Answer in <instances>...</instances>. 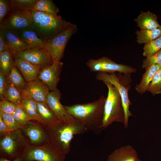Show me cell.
<instances>
[{
	"mask_svg": "<svg viewBox=\"0 0 161 161\" xmlns=\"http://www.w3.org/2000/svg\"><path fill=\"white\" fill-rule=\"evenodd\" d=\"M43 125L50 142L66 155L70 151L71 144L74 136L82 134L88 130L81 122L74 117L66 120L58 119L48 125Z\"/></svg>",
	"mask_w": 161,
	"mask_h": 161,
	"instance_id": "obj_1",
	"label": "cell"
},
{
	"mask_svg": "<svg viewBox=\"0 0 161 161\" xmlns=\"http://www.w3.org/2000/svg\"><path fill=\"white\" fill-rule=\"evenodd\" d=\"M106 97L101 96L93 102L64 106L67 111L79 120L87 130L96 134L103 129L104 106Z\"/></svg>",
	"mask_w": 161,
	"mask_h": 161,
	"instance_id": "obj_2",
	"label": "cell"
},
{
	"mask_svg": "<svg viewBox=\"0 0 161 161\" xmlns=\"http://www.w3.org/2000/svg\"><path fill=\"white\" fill-rule=\"evenodd\" d=\"M30 11L32 22L30 27L44 43L49 41L72 25L58 15L35 10Z\"/></svg>",
	"mask_w": 161,
	"mask_h": 161,
	"instance_id": "obj_3",
	"label": "cell"
},
{
	"mask_svg": "<svg viewBox=\"0 0 161 161\" xmlns=\"http://www.w3.org/2000/svg\"><path fill=\"white\" fill-rule=\"evenodd\" d=\"M103 82L108 89L107 96L104 106L103 129L114 122L124 124L125 114L121 97L117 89L109 82Z\"/></svg>",
	"mask_w": 161,
	"mask_h": 161,
	"instance_id": "obj_4",
	"label": "cell"
},
{
	"mask_svg": "<svg viewBox=\"0 0 161 161\" xmlns=\"http://www.w3.org/2000/svg\"><path fill=\"white\" fill-rule=\"evenodd\" d=\"M28 144V140L24 135L21 129L1 137L0 158L13 160L21 156Z\"/></svg>",
	"mask_w": 161,
	"mask_h": 161,
	"instance_id": "obj_5",
	"label": "cell"
},
{
	"mask_svg": "<svg viewBox=\"0 0 161 161\" xmlns=\"http://www.w3.org/2000/svg\"><path fill=\"white\" fill-rule=\"evenodd\" d=\"M22 156L26 161H65L66 155L49 142L38 145L28 144Z\"/></svg>",
	"mask_w": 161,
	"mask_h": 161,
	"instance_id": "obj_6",
	"label": "cell"
},
{
	"mask_svg": "<svg viewBox=\"0 0 161 161\" xmlns=\"http://www.w3.org/2000/svg\"><path fill=\"white\" fill-rule=\"evenodd\" d=\"M97 80L103 82H109L117 89L121 97L125 114V122L123 124L125 128H127L129 125V117L133 115L129 110L131 103L129 97V86L123 85L120 78L115 73L109 74L105 72H98L96 76Z\"/></svg>",
	"mask_w": 161,
	"mask_h": 161,
	"instance_id": "obj_7",
	"label": "cell"
},
{
	"mask_svg": "<svg viewBox=\"0 0 161 161\" xmlns=\"http://www.w3.org/2000/svg\"><path fill=\"white\" fill-rule=\"evenodd\" d=\"M76 29L75 25L72 24L49 41L44 43V48L50 55L53 63L60 61L63 56L66 44Z\"/></svg>",
	"mask_w": 161,
	"mask_h": 161,
	"instance_id": "obj_8",
	"label": "cell"
},
{
	"mask_svg": "<svg viewBox=\"0 0 161 161\" xmlns=\"http://www.w3.org/2000/svg\"><path fill=\"white\" fill-rule=\"evenodd\" d=\"M86 64L92 72L109 74L118 72L127 75L137 72V70L134 68L128 65L116 63L106 57H103L97 59H90L87 62Z\"/></svg>",
	"mask_w": 161,
	"mask_h": 161,
	"instance_id": "obj_9",
	"label": "cell"
},
{
	"mask_svg": "<svg viewBox=\"0 0 161 161\" xmlns=\"http://www.w3.org/2000/svg\"><path fill=\"white\" fill-rule=\"evenodd\" d=\"M32 22V17L30 11L11 9L0 23V28L4 30H16L30 27Z\"/></svg>",
	"mask_w": 161,
	"mask_h": 161,
	"instance_id": "obj_10",
	"label": "cell"
},
{
	"mask_svg": "<svg viewBox=\"0 0 161 161\" xmlns=\"http://www.w3.org/2000/svg\"><path fill=\"white\" fill-rule=\"evenodd\" d=\"M13 54L15 58L25 60L41 69L53 63L51 56L44 48L29 49Z\"/></svg>",
	"mask_w": 161,
	"mask_h": 161,
	"instance_id": "obj_11",
	"label": "cell"
},
{
	"mask_svg": "<svg viewBox=\"0 0 161 161\" xmlns=\"http://www.w3.org/2000/svg\"><path fill=\"white\" fill-rule=\"evenodd\" d=\"M21 129L23 133L28 138L30 144L38 145L50 142L44 127L38 121L30 120L22 126Z\"/></svg>",
	"mask_w": 161,
	"mask_h": 161,
	"instance_id": "obj_12",
	"label": "cell"
},
{
	"mask_svg": "<svg viewBox=\"0 0 161 161\" xmlns=\"http://www.w3.org/2000/svg\"><path fill=\"white\" fill-rule=\"evenodd\" d=\"M63 63L59 61L46 66L41 70L37 79L40 80L48 88L50 91L57 89V86L63 67Z\"/></svg>",
	"mask_w": 161,
	"mask_h": 161,
	"instance_id": "obj_13",
	"label": "cell"
},
{
	"mask_svg": "<svg viewBox=\"0 0 161 161\" xmlns=\"http://www.w3.org/2000/svg\"><path fill=\"white\" fill-rule=\"evenodd\" d=\"M61 94L57 89L49 92L46 103L58 119L66 120L72 118L73 117L61 103Z\"/></svg>",
	"mask_w": 161,
	"mask_h": 161,
	"instance_id": "obj_14",
	"label": "cell"
},
{
	"mask_svg": "<svg viewBox=\"0 0 161 161\" xmlns=\"http://www.w3.org/2000/svg\"><path fill=\"white\" fill-rule=\"evenodd\" d=\"M48 87L40 80L37 79L27 82L24 93L37 102H45L49 93Z\"/></svg>",
	"mask_w": 161,
	"mask_h": 161,
	"instance_id": "obj_15",
	"label": "cell"
},
{
	"mask_svg": "<svg viewBox=\"0 0 161 161\" xmlns=\"http://www.w3.org/2000/svg\"><path fill=\"white\" fill-rule=\"evenodd\" d=\"M13 31L21 40L27 44L28 49L44 48V42L30 27Z\"/></svg>",
	"mask_w": 161,
	"mask_h": 161,
	"instance_id": "obj_16",
	"label": "cell"
},
{
	"mask_svg": "<svg viewBox=\"0 0 161 161\" xmlns=\"http://www.w3.org/2000/svg\"><path fill=\"white\" fill-rule=\"evenodd\" d=\"M14 61L15 65L27 82L37 79L41 68L22 59L14 57Z\"/></svg>",
	"mask_w": 161,
	"mask_h": 161,
	"instance_id": "obj_17",
	"label": "cell"
},
{
	"mask_svg": "<svg viewBox=\"0 0 161 161\" xmlns=\"http://www.w3.org/2000/svg\"><path fill=\"white\" fill-rule=\"evenodd\" d=\"M138 159L136 150L127 145L115 150L109 156L107 161H137Z\"/></svg>",
	"mask_w": 161,
	"mask_h": 161,
	"instance_id": "obj_18",
	"label": "cell"
},
{
	"mask_svg": "<svg viewBox=\"0 0 161 161\" xmlns=\"http://www.w3.org/2000/svg\"><path fill=\"white\" fill-rule=\"evenodd\" d=\"M3 35L8 50L13 54L28 49L27 44L21 40L13 31L4 30Z\"/></svg>",
	"mask_w": 161,
	"mask_h": 161,
	"instance_id": "obj_19",
	"label": "cell"
},
{
	"mask_svg": "<svg viewBox=\"0 0 161 161\" xmlns=\"http://www.w3.org/2000/svg\"><path fill=\"white\" fill-rule=\"evenodd\" d=\"M134 20L141 30H153L161 26L158 21L157 15L149 11H141Z\"/></svg>",
	"mask_w": 161,
	"mask_h": 161,
	"instance_id": "obj_20",
	"label": "cell"
},
{
	"mask_svg": "<svg viewBox=\"0 0 161 161\" xmlns=\"http://www.w3.org/2000/svg\"><path fill=\"white\" fill-rule=\"evenodd\" d=\"M161 68V64H154L145 69L140 82L135 86L137 92L143 94L147 91L154 75Z\"/></svg>",
	"mask_w": 161,
	"mask_h": 161,
	"instance_id": "obj_21",
	"label": "cell"
},
{
	"mask_svg": "<svg viewBox=\"0 0 161 161\" xmlns=\"http://www.w3.org/2000/svg\"><path fill=\"white\" fill-rule=\"evenodd\" d=\"M25 96L24 92L20 91L13 85L7 83L2 100H7L16 106H21Z\"/></svg>",
	"mask_w": 161,
	"mask_h": 161,
	"instance_id": "obj_22",
	"label": "cell"
},
{
	"mask_svg": "<svg viewBox=\"0 0 161 161\" xmlns=\"http://www.w3.org/2000/svg\"><path fill=\"white\" fill-rule=\"evenodd\" d=\"M21 106L30 120L40 122V119L38 114L37 102L25 95Z\"/></svg>",
	"mask_w": 161,
	"mask_h": 161,
	"instance_id": "obj_23",
	"label": "cell"
},
{
	"mask_svg": "<svg viewBox=\"0 0 161 161\" xmlns=\"http://www.w3.org/2000/svg\"><path fill=\"white\" fill-rule=\"evenodd\" d=\"M37 105L40 123L47 125L58 120L46 103L37 102Z\"/></svg>",
	"mask_w": 161,
	"mask_h": 161,
	"instance_id": "obj_24",
	"label": "cell"
},
{
	"mask_svg": "<svg viewBox=\"0 0 161 161\" xmlns=\"http://www.w3.org/2000/svg\"><path fill=\"white\" fill-rule=\"evenodd\" d=\"M6 79L8 83L13 85L20 91L24 92L27 82L24 80L14 64Z\"/></svg>",
	"mask_w": 161,
	"mask_h": 161,
	"instance_id": "obj_25",
	"label": "cell"
},
{
	"mask_svg": "<svg viewBox=\"0 0 161 161\" xmlns=\"http://www.w3.org/2000/svg\"><path fill=\"white\" fill-rule=\"evenodd\" d=\"M135 33L137 42L145 44L161 36V25L153 30H137Z\"/></svg>",
	"mask_w": 161,
	"mask_h": 161,
	"instance_id": "obj_26",
	"label": "cell"
},
{
	"mask_svg": "<svg viewBox=\"0 0 161 161\" xmlns=\"http://www.w3.org/2000/svg\"><path fill=\"white\" fill-rule=\"evenodd\" d=\"M14 61L13 54L10 50L0 53V73L6 77L14 65Z\"/></svg>",
	"mask_w": 161,
	"mask_h": 161,
	"instance_id": "obj_27",
	"label": "cell"
},
{
	"mask_svg": "<svg viewBox=\"0 0 161 161\" xmlns=\"http://www.w3.org/2000/svg\"><path fill=\"white\" fill-rule=\"evenodd\" d=\"M34 10L58 15V8L52 0H38L34 7Z\"/></svg>",
	"mask_w": 161,
	"mask_h": 161,
	"instance_id": "obj_28",
	"label": "cell"
},
{
	"mask_svg": "<svg viewBox=\"0 0 161 161\" xmlns=\"http://www.w3.org/2000/svg\"><path fill=\"white\" fill-rule=\"evenodd\" d=\"M38 0H10L11 9L21 11L34 10L35 4Z\"/></svg>",
	"mask_w": 161,
	"mask_h": 161,
	"instance_id": "obj_29",
	"label": "cell"
},
{
	"mask_svg": "<svg viewBox=\"0 0 161 161\" xmlns=\"http://www.w3.org/2000/svg\"><path fill=\"white\" fill-rule=\"evenodd\" d=\"M161 49V36L145 44L143 55L146 58L151 56Z\"/></svg>",
	"mask_w": 161,
	"mask_h": 161,
	"instance_id": "obj_30",
	"label": "cell"
},
{
	"mask_svg": "<svg viewBox=\"0 0 161 161\" xmlns=\"http://www.w3.org/2000/svg\"><path fill=\"white\" fill-rule=\"evenodd\" d=\"M147 91L153 95L161 94V68L154 75Z\"/></svg>",
	"mask_w": 161,
	"mask_h": 161,
	"instance_id": "obj_31",
	"label": "cell"
},
{
	"mask_svg": "<svg viewBox=\"0 0 161 161\" xmlns=\"http://www.w3.org/2000/svg\"><path fill=\"white\" fill-rule=\"evenodd\" d=\"M0 116L11 131L21 128L22 126L16 121L12 114L0 110Z\"/></svg>",
	"mask_w": 161,
	"mask_h": 161,
	"instance_id": "obj_32",
	"label": "cell"
},
{
	"mask_svg": "<svg viewBox=\"0 0 161 161\" xmlns=\"http://www.w3.org/2000/svg\"><path fill=\"white\" fill-rule=\"evenodd\" d=\"M12 115L16 121L22 126L30 120L21 106H17Z\"/></svg>",
	"mask_w": 161,
	"mask_h": 161,
	"instance_id": "obj_33",
	"label": "cell"
},
{
	"mask_svg": "<svg viewBox=\"0 0 161 161\" xmlns=\"http://www.w3.org/2000/svg\"><path fill=\"white\" fill-rule=\"evenodd\" d=\"M154 64H161V49L151 56L146 58L143 61L142 66L145 69Z\"/></svg>",
	"mask_w": 161,
	"mask_h": 161,
	"instance_id": "obj_34",
	"label": "cell"
},
{
	"mask_svg": "<svg viewBox=\"0 0 161 161\" xmlns=\"http://www.w3.org/2000/svg\"><path fill=\"white\" fill-rule=\"evenodd\" d=\"M11 10L10 0H0V23Z\"/></svg>",
	"mask_w": 161,
	"mask_h": 161,
	"instance_id": "obj_35",
	"label": "cell"
},
{
	"mask_svg": "<svg viewBox=\"0 0 161 161\" xmlns=\"http://www.w3.org/2000/svg\"><path fill=\"white\" fill-rule=\"evenodd\" d=\"M17 106L13 103L4 100H1L0 110L10 114H12L15 111Z\"/></svg>",
	"mask_w": 161,
	"mask_h": 161,
	"instance_id": "obj_36",
	"label": "cell"
},
{
	"mask_svg": "<svg viewBox=\"0 0 161 161\" xmlns=\"http://www.w3.org/2000/svg\"><path fill=\"white\" fill-rule=\"evenodd\" d=\"M7 84L6 77L0 73V98L1 100L3 97V94Z\"/></svg>",
	"mask_w": 161,
	"mask_h": 161,
	"instance_id": "obj_37",
	"label": "cell"
},
{
	"mask_svg": "<svg viewBox=\"0 0 161 161\" xmlns=\"http://www.w3.org/2000/svg\"><path fill=\"white\" fill-rule=\"evenodd\" d=\"M11 131L0 116V134L1 137L7 134Z\"/></svg>",
	"mask_w": 161,
	"mask_h": 161,
	"instance_id": "obj_38",
	"label": "cell"
},
{
	"mask_svg": "<svg viewBox=\"0 0 161 161\" xmlns=\"http://www.w3.org/2000/svg\"><path fill=\"white\" fill-rule=\"evenodd\" d=\"M3 32V30L0 28V53L8 50L4 41Z\"/></svg>",
	"mask_w": 161,
	"mask_h": 161,
	"instance_id": "obj_39",
	"label": "cell"
},
{
	"mask_svg": "<svg viewBox=\"0 0 161 161\" xmlns=\"http://www.w3.org/2000/svg\"><path fill=\"white\" fill-rule=\"evenodd\" d=\"M0 161H26L23 157H22V156H20L17 158L13 160H8L7 159L3 158H0Z\"/></svg>",
	"mask_w": 161,
	"mask_h": 161,
	"instance_id": "obj_40",
	"label": "cell"
},
{
	"mask_svg": "<svg viewBox=\"0 0 161 161\" xmlns=\"http://www.w3.org/2000/svg\"><path fill=\"white\" fill-rule=\"evenodd\" d=\"M137 161H141L139 159L137 160Z\"/></svg>",
	"mask_w": 161,
	"mask_h": 161,
	"instance_id": "obj_41",
	"label": "cell"
}]
</instances>
